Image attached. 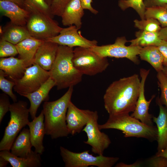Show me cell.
I'll return each mask as SVG.
<instances>
[{
  "instance_id": "cell-1",
  "label": "cell",
  "mask_w": 167,
  "mask_h": 167,
  "mask_svg": "<svg viewBox=\"0 0 167 167\" xmlns=\"http://www.w3.org/2000/svg\"><path fill=\"white\" fill-rule=\"evenodd\" d=\"M140 87L139 76L135 74L111 84L106 89L103 97L104 107L109 115L133 112Z\"/></svg>"
},
{
  "instance_id": "cell-2",
  "label": "cell",
  "mask_w": 167,
  "mask_h": 167,
  "mask_svg": "<svg viewBox=\"0 0 167 167\" xmlns=\"http://www.w3.org/2000/svg\"><path fill=\"white\" fill-rule=\"evenodd\" d=\"M73 91V87H70L58 100L44 103L43 110L45 134L49 135L52 139L67 137L69 134L66 118Z\"/></svg>"
},
{
  "instance_id": "cell-3",
  "label": "cell",
  "mask_w": 167,
  "mask_h": 167,
  "mask_svg": "<svg viewBox=\"0 0 167 167\" xmlns=\"http://www.w3.org/2000/svg\"><path fill=\"white\" fill-rule=\"evenodd\" d=\"M73 48L59 45L56 58L49 71L58 90L74 87L82 81L83 75L73 63Z\"/></svg>"
},
{
  "instance_id": "cell-4",
  "label": "cell",
  "mask_w": 167,
  "mask_h": 167,
  "mask_svg": "<svg viewBox=\"0 0 167 167\" xmlns=\"http://www.w3.org/2000/svg\"><path fill=\"white\" fill-rule=\"evenodd\" d=\"M98 127L100 130L111 129L120 130L125 137L142 138L150 141L157 140V127L145 124L129 113L109 116L107 121L99 124Z\"/></svg>"
},
{
  "instance_id": "cell-5",
  "label": "cell",
  "mask_w": 167,
  "mask_h": 167,
  "mask_svg": "<svg viewBox=\"0 0 167 167\" xmlns=\"http://www.w3.org/2000/svg\"><path fill=\"white\" fill-rule=\"evenodd\" d=\"M9 111L10 119L0 142V151H10L18 134L29 122L27 102L19 101L14 102L11 105Z\"/></svg>"
},
{
  "instance_id": "cell-6",
  "label": "cell",
  "mask_w": 167,
  "mask_h": 167,
  "mask_svg": "<svg viewBox=\"0 0 167 167\" xmlns=\"http://www.w3.org/2000/svg\"><path fill=\"white\" fill-rule=\"evenodd\" d=\"M72 62L75 68L83 75L94 76L104 71L109 63L90 48L76 47L73 50Z\"/></svg>"
},
{
  "instance_id": "cell-7",
  "label": "cell",
  "mask_w": 167,
  "mask_h": 167,
  "mask_svg": "<svg viewBox=\"0 0 167 167\" xmlns=\"http://www.w3.org/2000/svg\"><path fill=\"white\" fill-rule=\"evenodd\" d=\"M60 154L65 167H112L118 161V157L105 156L103 155L95 156L86 150L75 152L62 147H60Z\"/></svg>"
},
{
  "instance_id": "cell-8",
  "label": "cell",
  "mask_w": 167,
  "mask_h": 167,
  "mask_svg": "<svg viewBox=\"0 0 167 167\" xmlns=\"http://www.w3.org/2000/svg\"><path fill=\"white\" fill-rule=\"evenodd\" d=\"M30 12L26 27L31 36L45 41L58 35L62 29L51 16L38 11Z\"/></svg>"
},
{
  "instance_id": "cell-9",
  "label": "cell",
  "mask_w": 167,
  "mask_h": 167,
  "mask_svg": "<svg viewBox=\"0 0 167 167\" xmlns=\"http://www.w3.org/2000/svg\"><path fill=\"white\" fill-rule=\"evenodd\" d=\"M128 42L125 36L118 37L113 44L95 46L90 48L102 57L126 58L136 64L139 63L138 55L142 47L137 46L125 45Z\"/></svg>"
},
{
  "instance_id": "cell-10",
  "label": "cell",
  "mask_w": 167,
  "mask_h": 167,
  "mask_svg": "<svg viewBox=\"0 0 167 167\" xmlns=\"http://www.w3.org/2000/svg\"><path fill=\"white\" fill-rule=\"evenodd\" d=\"M49 77V71L34 63L27 68L23 77L15 82L14 90L23 96L37 90Z\"/></svg>"
},
{
  "instance_id": "cell-11",
  "label": "cell",
  "mask_w": 167,
  "mask_h": 167,
  "mask_svg": "<svg viewBox=\"0 0 167 167\" xmlns=\"http://www.w3.org/2000/svg\"><path fill=\"white\" fill-rule=\"evenodd\" d=\"M98 116L96 111H92L89 120L82 130L87 134L88 139L84 143L90 146L92 151L99 155H103L104 151L111 143L109 136L101 132L98 127Z\"/></svg>"
},
{
  "instance_id": "cell-12",
  "label": "cell",
  "mask_w": 167,
  "mask_h": 167,
  "mask_svg": "<svg viewBox=\"0 0 167 167\" xmlns=\"http://www.w3.org/2000/svg\"><path fill=\"white\" fill-rule=\"evenodd\" d=\"M79 29L75 25L62 28L58 35L46 41L71 48L81 47L91 48L97 45L96 40H90L84 37L78 31Z\"/></svg>"
},
{
  "instance_id": "cell-13",
  "label": "cell",
  "mask_w": 167,
  "mask_h": 167,
  "mask_svg": "<svg viewBox=\"0 0 167 167\" xmlns=\"http://www.w3.org/2000/svg\"><path fill=\"white\" fill-rule=\"evenodd\" d=\"M150 70L143 68L140 69L141 78L139 96L135 107L131 116L139 120L143 124L148 126H153V116L148 112L150 105L155 97L153 95L149 101H147L144 95L145 84L147 78L149 74Z\"/></svg>"
},
{
  "instance_id": "cell-14",
  "label": "cell",
  "mask_w": 167,
  "mask_h": 167,
  "mask_svg": "<svg viewBox=\"0 0 167 167\" xmlns=\"http://www.w3.org/2000/svg\"><path fill=\"white\" fill-rule=\"evenodd\" d=\"M92 111L78 108L71 101L66 115L67 128L69 134L79 133L87 124Z\"/></svg>"
},
{
  "instance_id": "cell-15",
  "label": "cell",
  "mask_w": 167,
  "mask_h": 167,
  "mask_svg": "<svg viewBox=\"0 0 167 167\" xmlns=\"http://www.w3.org/2000/svg\"><path fill=\"white\" fill-rule=\"evenodd\" d=\"M2 14L9 18L12 24L26 26L30 12L17 4L10 1L0 0Z\"/></svg>"
},
{
  "instance_id": "cell-16",
  "label": "cell",
  "mask_w": 167,
  "mask_h": 167,
  "mask_svg": "<svg viewBox=\"0 0 167 167\" xmlns=\"http://www.w3.org/2000/svg\"><path fill=\"white\" fill-rule=\"evenodd\" d=\"M59 45L54 42L44 41L36 52L34 63L38 64L45 70L49 71L56 58Z\"/></svg>"
},
{
  "instance_id": "cell-17",
  "label": "cell",
  "mask_w": 167,
  "mask_h": 167,
  "mask_svg": "<svg viewBox=\"0 0 167 167\" xmlns=\"http://www.w3.org/2000/svg\"><path fill=\"white\" fill-rule=\"evenodd\" d=\"M27 125L29 127L30 141L35 151L41 155L45 150L43 144L44 137L45 134L44 115L43 110L37 117H36Z\"/></svg>"
},
{
  "instance_id": "cell-18",
  "label": "cell",
  "mask_w": 167,
  "mask_h": 167,
  "mask_svg": "<svg viewBox=\"0 0 167 167\" xmlns=\"http://www.w3.org/2000/svg\"><path fill=\"white\" fill-rule=\"evenodd\" d=\"M54 86L55 84L54 81L50 77L37 90L23 96L30 101V105L29 109L32 120L36 117L37 110L42 102L49 100V92Z\"/></svg>"
},
{
  "instance_id": "cell-19",
  "label": "cell",
  "mask_w": 167,
  "mask_h": 167,
  "mask_svg": "<svg viewBox=\"0 0 167 167\" xmlns=\"http://www.w3.org/2000/svg\"><path fill=\"white\" fill-rule=\"evenodd\" d=\"M44 41L31 36L15 45L19 54L18 58L24 61L27 68L34 64L36 52Z\"/></svg>"
},
{
  "instance_id": "cell-20",
  "label": "cell",
  "mask_w": 167,
  "mask_h": 167,
  "mask_svg": "<svg viewBox=\"0 0 167 167\" xmlns=\"http://www.w3.org/2000/svg\"><path fill=\"white\" fill-rule=\"evenodd\" d=\"M79 0H71L65 8L61 17L63 25H75L79 29L84 11Z\"/></svg>"
},
{
  "instance_id": "cell-21",
  "label": "cell",
  "mask_w": 167,
  "mask_h": 167,
  "mask_svg": "<svg viewBox=\"0 0 167 167\" xmlns=\"http://www.w3.org/2000/svg\"><path fill=\"white\" fill-rule=\"evenodd\" d=\"M27 67L24 61L19 58L10 57L0 59V70L3 71L6 76L15 82L24 76Z\"/></svg>"
},
{
  "instance_id": "cell-22",
  "label": "cell",
  "mask_w": 167,
  "mask_h": 167,
  "mask_svg": "<svg viewBox=\"0 0 167 167\" xmlns=\"http://www.w3.org/2000/svg\"><path fill=\"white\" fill-rule=\"evenodd\" d=\"M40 154L32 150L26 157H20L13 154L10 151H0V156L8 161L13 167H39L42 165Z\"/></svg>"
},
{
  "instance_id": "cell-23",
  "label": "cell",
  "mask_w": 167,
  "mask_h": 167,
  "mask_svg": "<svg viewBox=\"0 0 167 167\" xmlns=\"http://www.w3.org/2000/svg\"><path fill=\"white\" fill-rule=\"evenodd\" d=\"M156 101L159 107V113L157 117L153 116L152 120L157 126V152H159L167 147V107L161 103L159 96L156 98Z\"/></svg>"
},
{
  "instance_id": "cell-24",
  "label": "cell",
  "mask_w": 167,
  "mask_h": 167,
  "mask_svg": "<svg viewBox=\"0 0 167 167\" xmlns=\"http://www.w3.org/2000/svg\"><path fill=\"white\" fill-rule=\"evenodd\" d=\"M29 129L24 128L15 139L11 149L13 155L20 157L27 156L32 151Z\"/></svg>"
},
{
  "instance_id": "cell-25",
  "label": "cell",
  "mask_w": 167,
  "mask_h": 167,
  "mask_svg": "<svg viewBox=\"0 0 167 167\" xmlns=\"http://www.w3.org/2000/svg\"><path fill=\"white\" fill-rule=\"evenodd\" d=\"M139 55L141 60L149 63L157 72L162 71L164 58L157 46L149 45L142 47Z\"/></svg>"
},
{
  "instance_id": "cell-26",
  "label": "cell",
  "mask_w": 167,
  "mask_h": 167,
  "mask_svg": "<svg viewBox=\"0 0 167 167\" xmlns=\"http://www.w3.org/2000/svg\"><path fill=\"white\" fill-rule=\"evenodd\" d=\"M31 36L26 26L15 25L10 23L3 29L1 39L16 45Z\"/></svg>"
},
{
  "instance_id": "cell-27",
  "label": "cell",
  "mask_w": 167,
  "mask_h": 167,
  "mask_svg": "<svg viewBox=\"0 0 167 167\" xmlns=\"http://www.w3.org/2000/svg\"><path fill=\"white\" fill-rule=\"evenodd\" d=\"M136 38L129 41L131 45L142 48L149 45L157 46L161 40L159 36V32H152L140 30L135 33Z\"/></svg>"
},
{
  "instance_id": "cell-28",
  "label": "cell",
  "mask_w": 167,
  "mask_h": 167,
  "mask_svg": "<svg viewBox=\"0 0 167 167\" xmlns=\"http://www.w3.org/2000/svg\"><path fill=\"white\" fill-rule=\"evenodd\" d=\"M145 18L156 20L163 28L167 27V10L163 6L146 8Z\"/></svg>"
},
{
  "instance_id": "cell-29",
  "label": "cell",
  "mask_w": 167,
  "mask_h": 167,
  "mask_svg": "<svg viewBox=\"0 0 167 167\" xmlns=\"http://www.w3.org/2000/svg\"><path fill=\"white\" fill-rule=\"evenodd\" d=\"M118 6L122 11L131 7L134 9L139 15L141 19L145 18V13L146 10L143 0H119Z\"/></svg>"
},
{
  "instance_id": "cell-30",
  "label": "cell",
  "mask_w": 167,
  "mask_h": 167,
  "mask_svg": "<svg viewBox=\"0 0 167 167\" xmlns=\"http://www.w3.org/2000/svg\"><path fill=\"white\" fill-rule=\"evenodd\" d=\"M24 8L30 12L38 11L52 17L50 7L46 0H24Z\"/></svg>"
},
{
  "instance_id": "cell-31",
  "label": "cell",
  "mask_w": 167,
  "mask_h": 167,
  "mask_svg": "<svg viewBox=\"0 0 167 167\" xmlns=\"http://www.w3.org/2000/svg\"><path fill=\"white\" fill-rule=\"evenodd\" d=\"M135 26L140 30L152 32H159L161 28L160 23L152 18H145L134 21Z\"/></svg>"
},
{
  "instance_id": "cell-32",
  "label": "cell",
  "mask_w": 167,
  "mask_h": 167,
  "mask_svg": "<svg viewBox=\"0 0 167 167\" xmlns=\"http://www.w3.org/2000/svg\"><path fill=\"white\" fill-rule=\"evenodd\" d=\"M5 77L4 71L0 70V89L10 97L14 102H16L17 97L12 91V88L15 85V82L7 79Z\"/></svg>"
},
{
  "instance_id": "cell-33",
  "label": "cell",
  "mask_w": 167,
  "mask_h": 167,
  "mask_svg": "<svg viewBox=\"0 0 167 167\" xmlns=\"http://www.w3.org/2000/svg\"><path fill=\"white\" fill-rule=\"evenodd\" d=\"M158 84L161 90L159 100L161 103L167 107V76L162 71L157 72Z\"/></svg>"
},
{
  "instance_id": "cell-34",
  "label": "cell",
  "mask_w": 167,
  "mask_h": 167,
  "mask_svg": "<svg viewBox=\"0 0 167 167\" xmlns=\"http://www.w3.org/2000/svg\"><path fill=\"white\" fill-rule=\"evenodd\" d=\"M18 54L16 45L7 41L0 39V57H14Z\"/></svg>"
},
{
  "instance_id": "cell-35",
  "label": "cell",
  "mask_w": 167,
  "mask_h": 167,
  "mask_svg": "<svg viewBox=\"0 0 167 167\" xmlns=\"http://www.w3.org/2000/svg\"><path fill=\"white\" fill-rule=\"evenodd\" d=\"M71 0H51L50 5L52 16H61L67 5Z\"/></svg>"
},
{
  "instance_id": "cell-36",
  "label": "cell",
  "mask_w": 167,
  "mask_h": 167,
  "mask_svg": "<svg viewBox=\"0 0 167 167\" xmlns=\"http://www.w3.org/2000/svg\"><path fill=\"white\" fill-rule=\"evenodd\" d=\"M8 96L5 93L0 94V123L6 113L9 111L11 104Z\"/></svg>"
},
{
  "instance_id": "cell-37",
  "label": "cell",
  "mask_w": 167,
  "mask_h": 167,
  "mask_svg": "<svg viewBox=\"0 0 167 167\" xmlns=\"http://www.w3.org/2000/svg\"><path fill=\"white\" fill-rule=\"evenodd\" d=\"M149 167H167V158L155 155L148 160Z\"/></svg>"
},
{
  "instance_id": "cell-38",
  "label": "cell",
  "mask_w": 167,
  "mask_h": 167,
  "mask_svg": "<svg viewBox=\"0 0 167 167\" xmlns=\"http://www.w3.org/2000/svg\"><path fill=\"white\" fill-rule=\"evenodd\" d=\"M157 46L163 56V66H167V40H162Z\"/></svg>"
},
{
  "instance_id": "cell-39",
  "label": "cell",
  "mask_w": 167,
  "mask_h": 167,
  "mask_svg": "<svg viewBox=\"0 0 167 167\" xmlns=\"http://www.w3.org/2000/svg\"><path fill=\"white\" fill-rule=\"evenodd\" d=\"M146 8L162 6L167 4V0H143Z\"/></svg>"
},
{
  "instance_id": "cell-40",
  "label": "cell",
  "mask_w": 167,
  "mask_h": 167,
  "mask_svg": "<svg viewBox=\"0 0 167 167\" xmlns=\"http://www.w3.org/2000/svg\"><path fill=\"white\" fill-rule=\"evenodd\" d=\"M79 0L84 9L88 10L92 13L95 15H96L98 13V11L94 9L91 5L92 0Z\"/></svg>"
},
{
  "instance_id": "cell-41",
  "label": "cell",
  "mask_w": 167,
  "mask_h": 167,
  "mask_svg": "<svg viewBox=\"0 0 167 167\" xmlns=\"http://www.w3.org/2000/svg\"><path fill=\"white\" fill-rule=\"evenodd\" d=\"M142 163L140 161H136L133 164H127L123 162H120L116 164V167H139L141 166Z\"/></svg>"
},
{
  "instance_id": "cell-42",
  "label": "cell",
  "mask_w": 167,
  "mask_h": 167,
  "mask_svg": "<svg viewBox=\"0 0 167 167\" xmlns=\"http://www.w3.org/2000/svg\"><path fill=\"white\" fill-rule=\"evenodd\" d=\"M159 35L161 40H167V27L161 28L159 32Z\"/></svg>"
},
{
  "instance_id": "cell-43",
  "label": "cell",
  "mask_w": 167,
  "mask_h": 167,
  "mask_svg": "<svg viewBox=\"0 0 167 167\" xmlns=\"http://www.w3.org/2000/svg\"><path fill=\"white\" fill-rule=\"evenodd\" d=\"M11 2H14L22 7L24 8V0H3Z\"/></svg>"
},
{
  "instance_id": "cell-44",
  "label": "cell",
  "mask_w": 167,
  "mask_h": 167,
  "mask_svg": "<svg viewBox=\"0 0 167 167\" xmlns=\"http://www.w3.org/2000/svg\"><path fill=\"white\" fill-rule=\"evenodd\" d=\"M156 155L163 156L167 158V147L164 149L159 152H157Z\"/></svg>"
},
{
  "instance_id": "cell-45",
  "label": "cell",
  "mask_w": 167,
  "mask_h": 167,
  "mask_svg": "<svg viewBox=\"0 0 167 167\" xmlns=\"http://www.w3.org/2000/svg\"><path fill=\"white\" fill-rule=\"evenodd\" d=\"M9 162L3 157L0 156V167H3L6 166Z\"/></svg>"
},
{
  "instance_id": "cell-46",
  "label": "cell",
  "mask_w": 167,
  "mask_h": 167,
  "mask_svg": "<svg viewBox=\"0 0 167 167\" xmlns=\"http://www.w3.org/2000/svg\"><path fill=\"white\" fill-rule=\"evenodd\" d=\"M162 71L167 76V66H164Z\"/></svg>"
},
{
  "instance_id": "cell-47",
  "label": "cell",
  "mask_w": 167,
  "mask_h": 167,
  "mask_svg": "<svg viewBox=\"0 0 167 167\" xmlns=\"http://www.w3.org/2000/svg\"><path fill=\"white\" fill-rule=\"evenodd\" d=\"M51 0H46V1L47 2V3L50 6V5L51 3Z\"/></svg>"
},
{
  "instance_id": "cell-48",
  "label": "cell",
  "mask_w": 167,
  "mask_h": 167,
  "mask_svg": "<svg viewBox=\"0 0 167 167\" xmlns=\"http://www.w3.org/2000/svg\"><path fill=\"white\" fill-rule=\"evenodd\" d=\"M162 6H163V7H164L167 10V4L165 5Z\"/></svg>"
}]
</instances>
